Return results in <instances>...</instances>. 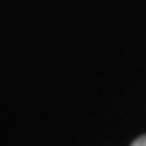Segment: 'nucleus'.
I'll return each instance as SVG.
<instances>
[{
  "instance_id": "nucleus-1",
  "label": "nucleus",
  "mask_w": 146,
  "mask_h": 146,
  "mask_svg": "<svg viewBox=\"0 0 146 146\" xmlns=\"http://www.w3.org/2000/svg\"><path fill=\"white\" fill-rule=\"evenodd\" d=\"M130 146H146V134H144V136H140V138H136Z\"/></svg>"
}]
</instances>
